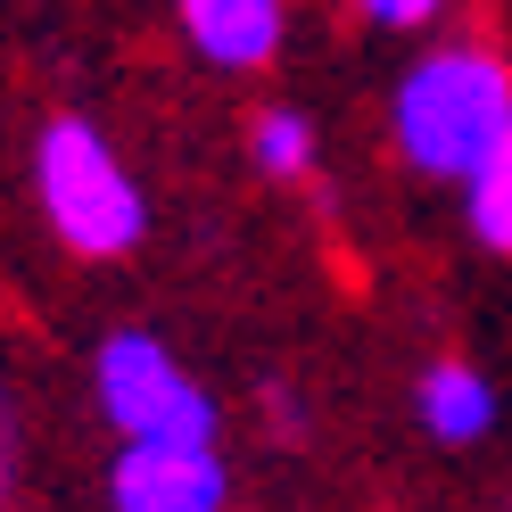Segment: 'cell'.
Wrapping results in <instances>:
<instances>
[{"instance_id":"1","label":"cell","mask_w":512,"mask_h":512,"mask_svg":"<svg viewBox=\"0 0 512 512\" xmlns=\"http://www.w3.org/2000/svg\"><path fill=\"white\" fill-rule=\"evenodd\" d=\"M389 133L413 174L471 182L488 157L512 141V75L488 50H430L422 67L397 83Z\"/></svg>"},{"instance_id":"2","label":"cell","mask_w":512,"mask_h":512,"mask_svg":"<svg viewBox=\"0 0 512 512\" xmlns=\"http://www.w3.org/2000/svg\"><path fill=\"white\" fill-rule=\"evenodd\" d=\"M42 207H50V232L75 256H124L149 232L141 182L116 166V149L83 116H58L42 133Z\"/></svg>"},{"instance_id":"3","label":"cell","mask_w":512,"mask_h":512,"mask_svg":"<svg viewBox=\"0 0 512 512\" xmlns=\"http://www.w3.org/2000/svg\"><path fill=\"white\" fill-rule=\"evenodd\" d=\"M100 405L124 446H215V405L149 331H116L100 347Z\"/></svg>"},{"instance_id":"4","label":"cell","mask_w":512,"mask_h":512,"mask_svg":"<svg viewBox=\"0 0 512 512\" xmlns=\"http://www.w3.org/2000/svg\"><path fill=\"white\" fill-rule=\"evenodd\" d=\"M215 446H124L116 455V512H223Z\"/></svg>"},{"instance_id":"5","label":"cell","mask_w":512,"mask_h":512,"mask_svg":"<svg viewBox=\"0 0 512 512\" xmlns=\"http://www.w3.org/2000/svg\"><path fill=\"white\" fill-rule=\"evenodd\" d=\"M182 25L215 67H265L281 50V0H182Z\"/></svg>"},{"instance_id":"6","label":"cell","mask_w":512,"mask_h":512,"mask_svg":"<svg viewBox=\"0 0 512 512\" xmlns=\"http://www.w3.org/2000/svg\"><path fill=\"white\" fill-rule=\"evenodd\" d=\"M413 405H422V430L446 438V446L488 438V422H496V389H488L471 364H430L422 389H413Z\"/></svg>"},{"instance_id":"7","label":"cell","mask_w":512,"mask_h":512,"mask_svg":"<svg viewBox=\"0 0 512 512\" xmlns=\"http://www.w3.org/2000/svg\"><path fill=\"white\" fill-rule=\"evenodd\" d=\"M463 215H471V232L488 240V248H504V256H512V141H504L488 166L463 182Z\"/></svg>"},{"instance_id":"8","label":"cell","mask_w":512,"mask_h":512,"mask_svg":"<svg viewBox=\"0 0 512 512\" xmlns=\"http://www.w3.org/2000/svg\"><path fill=\"white\" fill-rule=\"evenodd\" d=\"M256 166H265L273 182H298L314 166V124L298 108H265L256 116Z\"/></svg>"},{"instance_id":"9","label":"cell","mask_w":512,"mask_h":512,"mask_svg":"<svg viewBox=\"0 0 512 512\" xmlns=\"http://www.w3.org/2000/svg\"><path fill=\"white\" fill-rule=\"evenodd\" d=\"M356 9H364L372 25H430L446 0H356Z\"/></svg>"}]
</instances>
